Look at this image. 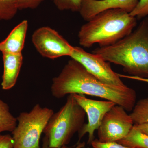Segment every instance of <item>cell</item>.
Wrapping results in <instances>:
<instances>
[{
	"label": "cell",
	"mask_w": 148,
	"mask_h": 148,
	"mask_svg": "<svg viewBox=\"0 0 148 148\" xmlns=\"http://www.w3.org/2000/svg\"><path fill=\"white\" fill-rule=\"evenodd\" d=\"M51 91L58 99L74 94L96 96L113 101L127 111H132L136 104L134 89L127 86H114L101 82L72 58L52 79Z\"/></svg>",
	"instance_id": "obj_1"
},
{
	"label": "cell",
	"mask_w": 148,
	"mask_h": 148,
	"mask_svg": "<svg viewBox=\"0 0 148 148\" xmlns=\"http://www.w3.org/2000/svg\"><path fill=\"white\" fill-rule=\"evenodd\" d=\"M92 53L109 63L121 66L130 75L148 79V17L137 29L109 46L96 48Z\"/></svg>",
	"instance_id": "obj_2"
},
{
	"label": "cell",
	"mask_w": 148,
	"mask_h": 148,
	"mask_svg": "<svg viewBox=\"0 0 148 148\" xmlns=\"http://www.w3.org/2000/svg\"><path fill=\"white\" fill-rule=\"evenodd\" d=\"M137 18L121 9L101 12L81 27L78 34L80 45L84 48L98 44L100 47L114 44L132 32Z\"/></svg>",
	"instance_id": "obj_3"
},
{
	"label": "cell",
	"mask_w": 148,
	"mask_h": 148,
	"mask_svg": "<svg viewBox=\"0 0 148 148\" xmlns=\"http://www.w3.org/2000/svg\"><path fill=\"white\" fill-rule=\"evenodd\" d=\"M86 114L73 94L65 105L51 116L43 131L50 148H61L70 143L74 134L84 124Z\"/></svg>",
	"instance_id": "obj_4"
},
{
	"label": "cell",
	"mask_w": 148,
	"mask_h": 148,
	"mask_svg": "<svg viewBox=\"0 0 148 148\" xmlns=\"http://www.w3.org/2000/svg\"><path fill=\"white\" fill-rule=\"evenodd\" d=\"M53 114L52 109L37 104L30 112L19 114L17 125L12 132L13 148H40L41 136Z\"/></svg>",
	"instance_id": "obj_5"
},
{
	"label": "cell",
	"mask_w": 148,
	"mask_h": 148,
	"mask_svg": "<svg viewBox=\"0 0 148 148\" xmlns=\"http://www.w3.org/2000/svg\"><path fill=\"white\" fill-rule=\"evenodd\" d=\"M133 124L124 108L115 105L105 115L97 130L98 140L103 143L118 142L127 136Z\"/></svg>",
	"instance_id": "obj_6"
},
{
	"label": "cell",
	"mask_w": 148,
	"mask_h": 148,
	"mask_svg": "<svg viewBox=\"0 0 148 148\" xmlns=\"http://www.w3.org/2000/svg\"><path fill=\"white\" fill-rule=\"evenodd\" d=\"M70 57L80 63L101 82L117 86H125L118 74L113 71L110 64L100 56L88 53L79 47H73Z\"/></svg>",
	"instance_id": "obj_7"
},
{
	"label": "cell",
	"mask_w": 148,
	"mask_h": 148,
	"mask_svg": "<svg viewBox=\"0 0 148 148\" xmlns=\"http://www.w3.org/2000/svg\"><path fill=\"white\" fill-rule=\"evenodd\" d=\"M32 39L38 53L50 59L70 56L73 49V47L58 32L49 27L36 29L32 35Z\"/></svg>",
	"instance_id": "obj_8"
},
{
	"label": "cell",
	"mask_w": 148,
	"mask_h": 148,
	"mask_svg": "<svg viewBox=\"0 0 148 148\" xmlns=\"http://www.w3.org/2000/svg\"><path fill=\"white\" fill-rule=\"evenodd\" d=\"M74 98L83 109L88 118V123L84 124L78 133V142L86 134H88V144L94 140V132L101 124L105 115L116 103L110 101H97L86 98L84 95L73 94Z\"/></svg>",
	"instance_id": "obj_9"
},
{
	"label": "cell",
	"mask_w": 148,
	"mask_h": 148,
	"mask_svg": "<svg viewBox=\"0 0 148 148\" xmlns=\"http://www.w3.org/2000/svg\"><path fill=\"white\" fill-rule=\"evenodd\" d=\"M139 0H82L79 13L88 21L101 12L110 9H121L130 13Z\"/></svg>",
	"instance_id": "obj_10"
},
{
	"label": "cell",
	"mask_w": 148,
	"mask_h": 148,
	"mask_svg": "<svg viewBox=\"0 0 148 148\" xmlns=\"http://www.w3.org/2000/svg\"><path fill=\"white\" fill-rule=\"evenodd\" d=\"M4 70L1 86L3 90L10 89L16 84L23 64L22 53H2Z\"/></svg>",
	"instance_id": "obj_11"
},
{
	"label": "cell",
	"mask_w": 148,
	"mask_h": 148,
	"mask_svg": "<svg viewBox=\"0 0 148 148\" xmlns=\"http://www.w3.org/2000/svg\"><path fill=\"white\" fill-rule=\"evenodd\" d=\"M28 22L24 20L16 26L8 37L0 42L2 53H22L28 29Z\"/></svg>",
	"instance_id": "obj_12"
},
{
	"label": "cell",
	"mask_w": 148,
	"mask_h": 148,
	"mask_svg": "<svg viewBox=\"0 0 148 148\" xmlns=\"http://www.w3.org/2000/svg\"><path fill=\"white\" fill-rule=\"evenodd\" d=\"M118 143L134 148H148V135L140 131L133 126L126 137Z\"/></svg>",
	"instance_id": "obj_13"
},
{
	"label": "cell",
	"mask_w": 148,
	"mask_h": 148,
	"mask_svg": "<svg viewBox=\"0 0 148 148\" xmlns=\"http://www.w3.org/2000/svg\"><path fill=\"white\" fill-rule=\"evenodd\" d=\"M17 124V119L11 113L8 105L0 99V133L12 132Z\"/></svg>",
	"instance_id": "obj_14"
},
{
	"label": "cell",
	"mask_w": 148,
	"mask_h": 148,
	"mask_svg": "<svg viewBox=\"0 0 148 148\" xmlns=\"http://www.w3.org/2000/svg\"><path fill=\"white\" fill-rule=\"evenodd\" d=\"M132 111L130 115L134 124H148V97L138 101Z\"/></svg>",
	"instance_id": "obj_15"
},
{
	"label": "cell",
	"mask_w": 148,
	"mask_h": 148,
	"mask_svg": "<svg viewBox=\"0 0 148 148\" xmlns=\"http://www.w3.org/2000/svg\"><path fill=\"white\" fill-rule=\"evenodd\" d=\"M18 10L16 0H0V20L12 19Z\"/></svg>",
	"instance_id": "obj_16"
},
{
	"label": "cell",
	"mask_w": 148,
	"mask_h": 148,
	"mask_svg": "<svg viewBox=\"0 0 148 148\" xmlns=\"http://www.w3.org/2000/svg\"><path fill=\"white\" fill-rule=\"evenodd\" d=\"M55 6L61 11L79 12L82 0H52Z\"/></svg>",
	"instance_id": "obj_17"
},
{
	"label": "cell",
	"mask_w": 148,
	"mask_h": 148,
	"mask_svg": "<svg viewBox=\"0 0 148 148\" xmlns=\"http://www.w3.org/2000/svg\"><path fill=\"white\" fill-rule=\"evenodd\" d=\"M130 14L138 19L146 17L148 15V0H139L138 5Z\"/></svg>",
	"instance_id": "obj_18"
},
{
	"label": "cell",
	"mask_w": 148,
	"mask_h": 148,
	"mask_svg": "<svg viewBox=\"0 0 148 148\" xmlns=\"http://www.w3.org/2000/svg\"><path fill=\"white\" fill-rule=\"evenodd\" d=\"M45 0H16L18 10L34 9Z\"/></svg>",
	"instance_id": "obj_19"
},
{
	"label": "cell",
	"mask_w": 148,
	"mask_h": 148,
	"mask_svg": "<svg viewBox=\"0 0 148 148\" xmlns=\"http://www.w3.org/2000/svg\"><path fill=\"white\" fill-rule=\"evenodd\" d=\"M90 145L92 148H134L123 145L118 142L103 143L98 140L94 139Z\"/></svg>",
	"instance_id": "obj_20"
},
{
	"label": "cell",
	"mask_w": 148,
	"mask_h": 148,
	"mask_svg": "<svg viewBox=\"0 0 148 148\" xmlns=\"http://www.w3.org/2000/svg\"><path fill=\"white\" fill-rule=\"evenodd\" d=\"M14 141L10 135H0V148H13Z\"/></svg>",
	"instance_id": "obj_21"
},
{
	"label": "cell",
	"mask_w": 148,
	"mask_h": 148,
	"mask_svg": "<svg viewBox=\"0 0 148 148\" xmlns=\"http://www.w3.org/2000/svg\"><path fill=\"white\" fill-rule=\"evenodd\" d=\"M119 76L121 78H125L129 79L138 81L148 83V79L143 78L139 77L134 76L131 75H122V74H118Z\"/></svg>",
	"instance_id": "obj_22"
},
{
	"label": "cell",
	"mask_w": 148,
	"mask_h": 148,
	"mask_svg": "<svg viewBox=\"0 0 148 148\" xmlns=\"http://www.w3.org/2000/svg\"><path fill=\"white\" fill-rule=\"evenodd\" d=\"M137 129L140 130L141 132L148 135V123H144L141 124H134Z\"/></svg>",
	"instance_id": "obj_23"
},
{
	"label": "cell",
	"mask_w": 148,
	"mask_h": 148,
	"mask_svg": "<svg viewBox=\"0 0 148 148\" xmlns=\"http://www.w3.org/2000/svg\"><path fill=\"white\" fill-rule=\"evenodd\" d=\"M66 146H65L61 148H66ZM42 148H50L49 147L47 139L45 137L44 138L43 140L42 146Z\"/></svg>",
	"instance_id": "obj_24"
},
{
	"label": "cell",
	"mask_w": 148,
	"mask_h": 148,
	"mask_svg": "<svg viewBox=\"0 0 148 148\" xmlns=\"http://www.w3.org/2000/svg\"><path fill=\"white\" fill-rule=\"evenodd\" d=\"M85 146V143L84 142L83 143H78L77 146L74 148H69L66 147V148H84Z\"/></svg>",
	"instance_id": "obj_25"
}]
</instances>
